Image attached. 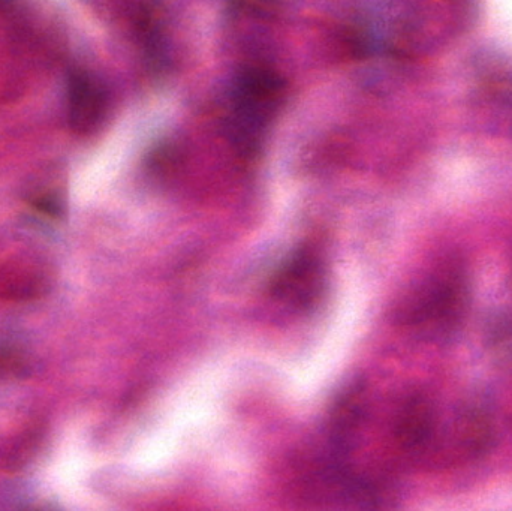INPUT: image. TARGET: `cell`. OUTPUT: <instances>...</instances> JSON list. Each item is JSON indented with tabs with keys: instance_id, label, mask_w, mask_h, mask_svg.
Here are the masks:
<instances>
[{
	"instance_id": "obj_1",
	"label": "cell",
	"mask_w": 512,
	"mask_h": 511,
	"mask_svg": "<svg viewBox=\"0 0 512 511\" xmlns=\"http://www.w3.org/2000/svg\"><path fill=\"white\" fill-rule=\"evenodd\" d=\"M283 92L279 75L267 69H248L237 78L231 98L230 134L246 158H254L261 149L268 125L282 104Z\"/></svg>"
},
{
	"instance_id": "obj_2",
	"label": "cell",
	"mask_w": 512,
	"mask_h": 511,
	"mask_svg": "<svg viewBox=\"0 0 512 511\" xmlns=\"http://www.w3.org/2000/svg\"><path fill=\"white\" fill-rule=\"evenodd\" d=\"M324 285V266L312 249H300L285 261L271 281V294L295 308L315 302Z\"/></svg>"
},
{
	"instance_id": "obj_3",
	"label": "cell",
	"mask_w": 512,
	"mask_h": 511,
	"mask_svg": "<svg viewBox=\"0 0 512 511\" xmlns=\"http://www.w3.org/2000/svg\"><path fill=\"white\" fill-rule=\"evenodd\" d=\"M50 285V272L44 261L15 255L0 263V299H36L47 294Z\"/></svg>"
},
{
	"instance_id": "obj_4",
	"label": "cell",
	"mask_w": 512,
	"mask_h": 511,
	"mask_svg": "<svg viewBox=\"0 0 512 511\" xmlns=\"http://www.w3.org/2000/svg\"><path fill=\"white\" fill-rule=\"evenodd\" d=\"M107 93L89 74L78 72L69 83V119L77 131L89 132L104 119Z\"/></svg>"
},
{
	"instance_id": "obj_5",
	"label": "cell",
	"mask_w": 512,
	"mask_h": 511,
	"mask_svg": "<svg viewBox=\"0 0 512 511\" xmlns=\"http://www.w3.org/2000/svg\"><path fill=\"white\" fill-rule=\"evenodd\" d=\"M26 369V359L20 350L0 345V378L20 377Z\"/></svg>"
},
{
	"instance_id": "obj_6",
	"label": "cell",
	"mask_w": 512,
	"mask_h": 511,
	"mask_svg": "<svg viewBox=\"0 0 512 511\" xmlns=\"http://www.w3.org/2000/svg\"><path fill=\"white\" fill-rule=\"evenodd\" d=\"M33 206H35V209H38L39 212L45 213V215L59 216V213L62 212L59 200L54 197L39 198V200L33 203Z\"/></svg>"
}]
</instances>
